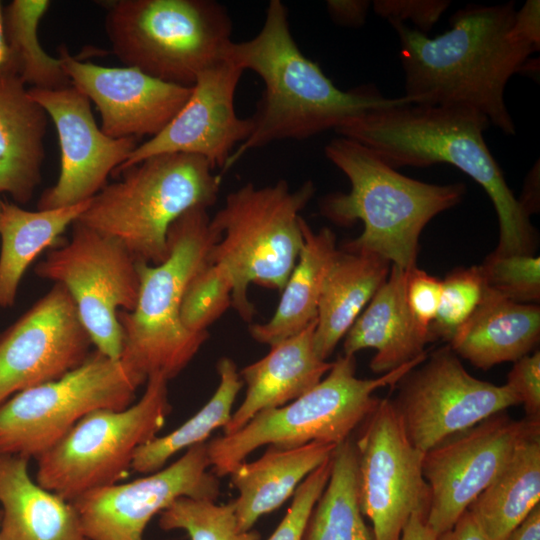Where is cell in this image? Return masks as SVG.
<instances>
[{"label": "cell", "mask_w": 540, "mask_h": 540, "mask_svg": "<svg viewBox=\"0 0 540 540\" xmlns=\"http://www.w3.org/2000/svg\"><path fill=\"white\" fill-rule=\"evenodd\" d=\"M516 11L513 1L469 4L452 15L448 30L432 38L389 22L399 39L404 95L416 105L473 108L505 135H514L505 88L514 74L536 71L531 54L538 51L511 35Z\"/></svg>", "instance_id": "6da1fadb"}, {"label": "cell", "mask_w": 540, "mask_h": 540, "mask_svg": "<svg viewBox=\"0 0 540 540\" xmlns=\"http://www.w3.org/2000/svg\"><path fill=\"white\" fill-rule=\"evenodd\" d=\"M224 59L262 79L264 90L253 116V128L229 157L228 170L252 149L284 139L304 140L366 112L405 104L412 98H386L373 85L339 89L318 63L307 58L290 32L288 12L271 0L264 24L252 39L231 41Z\"/></svg>", "instance_id": "7a4b0ae2"}, {"label": "cell", "mask_w": 540, "mask_h": 540, "mask_svg": "<svg viewBox=\"0 0 540 540\" xmlns=\"http://www.w3.org/2000/svg\"><path fill=\"white\" fill-rule=\"evenodd\" d=\"M490 125L482 113L463 105L405 104L366 112L335 132L367 146L394 169L438 163L460 169L493 203L500 229L494 252L533 255L536 231L485 142Z\"/></svg>", "instance_id": "3957f363"}, {"label": "cell", "mask_w": 540, "mask_h": 540, "mask_svg": "<svg viewBox=\"0 0 540 540\" xmlns=\"http://www.w3.org/2000/svg\"><path fill=\"white\" fill-rule=\"evenodd\" d=\"M326 158L350 182V191L325 196L320 212L333 223H363V232L344 246L347 251L377 254L405 270L416 267L419 237L439 213L460 203L463 183L438 185L399 173L367 146L346 137L332 139Z\"/></svg>", "instance_id": "277c9868"}, {"label": "cell", "mask_w": 540, "mask_h": 540, "mask_svg": "<svg viewBox=\"0 0 540 540\" xmlns=\"http://www.w3.org/2000/svg\"><path fill=\"white\" fill-rule=\"evenodd\" d=\"M219 240L207 208L194 207L170 226L164 261L138 262L136 306L130 312H118L123 340L120 358L147 379L154 374L168 381L174 378L207 340L208 333H192L184 327L180 309L189 282L210 261Z\"/></svg>", "instance_id": "5b68a950"}, {"label": "cell", "mask_w": 540, "mask_h": 540, "mask_svg": "<svg viewBox=\"0 0 540 540\" xmlns=\"http://www.w3.org/2000/svg\"><path fill=\"white\" fill-rule=\"evenodd\" d=\"M202 157L158 154L121 171L89 202L78 221L119 239L138 262L156 265L168 254L172 223L216 200L221 176Z\"/></svg>", "instance_id": "8992f818"}, {"label": "cell", "mask_w": 540, "mask_h": 540, "mask_svg": "<svg viewBox=\"0 0 540 540\" xmlns=\"http://www.w3.org/2000/svg\"><path fill=\"white\" fill-rule=\"evenodd\" d=\"M427 354L376 378L356 377L354 356H339L328 374L317 385L291 403L256 414L246 425L230 435L207 443L212 472L229 475L257 448L269 445L292 448L317 441L338 445L376 408L374 392L394 387Z\"/></svg>", "instance_id": "52a82bcc"}, {"label": "cell", "mask_w": 540, "mask_h": 540, "mask_svg": "<svg viewBox=\"0 0 540 540\" xmlns=\"http://www.w3.org/2000/svg\"><path fill=\"white\" fill-rule=\"evenodd\" d=\"M315 192L312 181L292 191L286 180L256 187L247 183L227 195L211 219L220 240L209 260L223 266L233 281L232 307L250 322L255 307L248 288L283 290L303 245L300 211Z\"/></svg>", "instance_id": "ba28073f"}, {"label": "cell", "mask_w": 540, "mask_h": 540, "mask_svg": "<svg viewBox=\"0 0 540 540\" xmlns=\"http://www.w3.org/2000/svg\"><path fill=\"white\" fill-rule=\"evenodd\" d=\"M105 31L126 66L191 87L224 59L232 21L213 0H116L106 4Z\"/></svg>", "instance_id": "9c48e42d"}, {"label": "cell", "mask_w": 540, "mask_h": 540, "mask_svg": "<svg viewBox=\"0 0 540 540\" xmlns=\"http://www.w3.org/2000/svg\"><path fill=\"white\" fill-rule=\"evenodd\" d=\"M171 410L168 380L149 376L131 406L87 414L39 456L36 482L70 502L117 484L127 476L137 449L157 437Z\"/></svg>", "instance_id": "30bf717a"}, {"label": "cell", "mask_w": 540, "mask_h": 540, "mask_svg": "<svg viewBox=\"0 0 540 540\" xmlns=\"http://www.w3.org/2000/svg\"><path fill=\"white\" fill-rule=\"evenodd\" d=\"M147 377L96 349L59 379L22 390L0 404V455L37 459L87 414L131 406Z\"/></svg>", "instance_id": "8fae6325"}, {"label": "cell", "mask_w": 540, "mask_h": 540, "mask_svg": "<svg viewBox=\"0 0 540 540\" xmlns=\"http://www.w3.org/2000/svg\"><path fill=\"white\" fill-rule=\"evenodd\" d=\"M71 227L68 242L50 250L34 272L68 291L94 349L120 359L118 312L136 306L138 261L119 239L78 220Z\"/></svg>", "instance_id": "7c38bea8"}, {"label": "cell", "mask_w": 540, "mask_h": 540, "mask_svg": "<svg viewBox=\"0 0 540 540\" xmlns=\"http://www.w3.org/2000/svg\"><path fill=\"white\" fill-rule=\"evenodd\" d=\"M391 400L412 444L427 452L449 437L520 404L507 384L470 375L450 346L405 374Z\"/></svg>", "instance_id": "4fadbf2b"}, {"label": "cell", "mask_w": 540, "mask_h": 540, "mask_svg": "<svg viewBox=\"0 0 540 540\" xmlns=\"http://www.w3.org/2000/svg\"><path fill=\"white\" fill-rule=\"evenodd\" d=\"M361 512L374 540H398L411 515L427 512L424 452L408 438L391 399H380L354 440Z\"/></svg>", "instance_id": "5bb4252c"}, {"label": "cell", "mask_w": 540, "mask_h": 540, "mask_svg": "<svg viewBox=\"0 0 540 540\" xmlns=\"http://www.w3.org/2000/svg\"><path fill=\"white\" fill-rule=\"evenodd\" d=\"M537 420H515L501 412L425 452L426 523L438 536L452 528L496 478Z\"/></svg>", "instance_id": "9a60e30c"}, {"label": "cell", "mask_w": 540, "mask_h": 540, "mask_svg": "<svg viewBox=\"0 0 540 540\" xmlns=\"http://www.w3.org/2000/svg\"><path fill=\"white\" fill-rule=\"evenodd\" d=\"M207 443L146 477L88 492L72 501L89 540H144L150 520L179 497L216 501L219 480L208 471Z\"/></svg>", "instance_id": "2e32d148"}, {"label": "cell", "mask_w": 540, "mask_h": 540, "mask_svg": "<svg viewBox=\"0 0 540 540\" xmlns=\"http://www.w3.org/2000/svg\"><path fill=\"white\" fill-rule=\"evenodd\" d=\"M92 347L72 297L55 283L0 333V404L77 368Z\"/></svg>", "instance_id": "e0dca14e"}, {"label": "cell", "mask_w": 540, "mask_h": 540, "mask_svg": "<svg viewBox=\"0 0 540 540\" xmlns=\"http://www.w3.org/2000/svg\"><path fill=\"white\" fill-rule=\"evenodd\" d=\"M28 93L52 119L61 152L58 179L41 194L38 210L92 199L126 162L138 146L137 139L107 136L95 121L91 102L73 85L57 90L29 88Z\"/></svg>", "instance_id": "ac0fdd59"}, {"label": "cell", "mask_w": 540, "mask_h": 540, "mask_svg": "<svg viewBox=\"0 0 540 540\" xmlns=\"http://www.w3.org/2000/svg\"><path fill=\"white\" fill-rule=\"evenodd\" d=\"M243 70L223 59L202 71L182 108L156 136L138 145L119 174L158 154L182 153L204 158L214 170L224 169L234 148L250 135L253 122L239 118L234 96Z\"/></svg>", "instance_id": "d6986e66"}, {"label": "cell", "mask_w": 540, "mask_h": 540, "mask_svg": "<svg viewBox=\"0 0 540 540\" xmlns=\"http://www.w3.org/2000/svg\"><path fill=\"white\" fill-rule=\"evenodd\" d=\"M59 58L72 85L94 103L101 130L109 137H154L187 101L191 87L166 82L134 67H106L71 56L64 45Z\"/></svg>", "instance_id": "ffe728a7"}, {"label": "cell", "mask_w": 540, "mask_h": 540, "mask_svg": "<svg viewBox=\"0 0 540 540\" xmlns=\"http://www.w3.org/2000/svg\"><path fill=\"white\" fill-rule=\"evenodd\" d=\"M315 327L316 320L299 333L270 346L267 355L239 372L246 393L223 428L224 435L237 432L261 411L297 399L323 379L332 362L320 359L315 352Z\"/></svg>", "instance_id": "44dd1931"}, {"label": "cell", "mask_w": 540, "mask_h": 540, "mask_svg": "<svg viewBox=\"0 0 540 540\" xmlns=\"http://www.w3.org/2000/svg\"><path fill=\"white\" fill-rule=\"evenodd\" d=\"M409 270L392 265L385 282L344 337L346 356L373 348L370 368L377 374L390 372L427 352L431 338L413 321L406 301Z\"/></svg>", "instance_id": "7402d4cb"}, {"label": "cell", "mask_w": 540, "mask_h": 540, "mask_svg": "<svg viewBox=\"0 0 540 540\" xmlns=\"http://www.w3.org/2000/svg\"><path fill=\"white\" fill-rule=\"evenodd\" d=\"M28 461L0 455V540H89L73 503L32 480Z\"/></svg>", "instance_id": "603a6c76"}, {"label": "cell", "mask_w": 540, "mask_h": 540, "mask_svg": "<svg viewBox=\"0 0 540 540\" xmlns=\"http://www.w3.org/2000/svg\"><path fill=\"white\" fill-rule=\"evenodd\" d=\"M19 76L0 79V194L29 202L41 182L48 115Z\"/></svg>", "instance_id": "cb8c5ba5"}, {"label": "cell", "mask_w": 540, "mask_h": 540, "mask_svg": "<svg viewBox=\"0 0 540 540\" xmlns=\"http://www.w3.org/2000/svg\"><path fill=\"white\" fill-rule=\"evenodd\" d=\"M539 337V306L508 300L485 286L482 301L449 346L476 368L487 370L528 355Z\"/></svg>", "instance_id": "d4e9b609"}, {"label": "cell", "mask_w": 540, "mask_h": 540, "mask_svg": "<svg viewBox=\"0 0 540 540\" xmlns=\"http://www.w3.org/2000/svg\"><path fill=\"white\" fill-rule=\"evenodd\" d=\"M335 447L317 441L292 448L269 446L257 460L236 466L229 475L238 491L233 502L239 530H251L261 516L280 507Z\"/></svg>", "instance_id": "484cf974"}, {"label": "cell", "mask_w": 540, "mask_h": 540, "mask_svg": "<svg viewBox=\"0 0 540 540\" xmlns=\"http://www.w3.org/2000/svg\"><path fill=\"white\" fill-rule=\"evenodd\" d=\"M390 266L371 252L338 250L318 303L313 344L320 359L327 361L387 279Z\"/></svg>", "instance_id": "4316f807"}, {"label": "cell", "mask_w": 540, "mask_h": 540, "mask_svg": "<svg viewBox=\"0 0 540 540\" xmlns=\"http://www.w3.org/2000/svg\"><path fill=\"white\" fill-rule=\"evenodd\" d=\"M303 245L297 262L281 291L273 316L249 326L251 337L272 346L305 329L317 318L322 287L338 253L336 236L329 228L314 232L301 217Z\"/></svg>", "instance_id": "83f0119b"}, {"label": "cell", "mask_w": 540, "mask_h": 540, "mask_svg": "<svg viewBox=\"0 0 540 540\" xmlns=\"http://www.w3.org/2000/svg\"><path fill=\"white\" fill-rule=\"evenodd\" d=\"M540 501V420L532 423L511 457L468 511L490 540H503Z\"/></svg>", "instance_id": "f1b7e54d"}, {"label": "cell", "mask_w": 540, "mask_h": 540, "mask_svg": "<svg viewBox=\"0 0 540 540\" xmlns=\"http://www.w3.org/2000/svg\"><path fill=\"white\" fill-rule=\"evenodd\" d=\"M91 200V199H90ZM90 200L49 210H26L4 202L0 217V308L14 304L21 279L35 258L56 244Z\"/></svg>", "instance_id": "f546056e"}, {"label": "cell", "mask_w": 540, "mask_h": 540, "mask_svg": "<svg viewBox=\"0 0 540 540\" xmlns=\"http://www.w3.org/2000/svg\"><path fill=\"white\" fill-rule=\"evenodd\" d=\"M302 540H374L360 508L354 439L332 453L329 480L309 516Z\"/></svg>", "instance_id": "4dcf8cb0"}, {"label": "cell", "mask_w": 540, "mask_h": 540, "mask_svg": "<svg viewBox=\"0 0 540 540\" xmlns=\"http://www.w3.org/2000/svg\"><path fill=\"white\" fill-rule=\"evenodd\" d=\"M216 367L219 385L209 401L177 429L139 447L132 461V470L142 474L154 473L162 469L173 455L206 442L215 429L226 426L244 384L231 358H220Z\"/></svg>", "instance_id": "1f68e13d"}, {"label": "cell", "mask_w": 540, "mask_h": 540, "mask_svg": "<svg viewBox=\"0 0 540 540\" xmlns=\"http://www.w3.org/2000/svg\"><path fill=\"white\" fill-rule=\"evenodd\" d=\"M49 0H13L3 10L6 39L18 76L31 88L57 90L71 86L63 62L50 56L38 39V25Z\"/></svg>", "instance_id": "d6a6232c"}, {"label": "cell", "mask_w": 540, "mask_h": 540, "mask_svg": "<svg viewBox=\"0 0 540 540\" xmlns=\"http://www.w3.org/2000/svg\"><path fill=\"white\" fill-rule=\"evenodd\" d=\"M159 514L161 529L184 530L191 540H260L256 531L239 530L233 501L219 505L183 496Z\"/></svg>", "instance_id": "836d02e7"}, {"label": "cell", "mask_w": 540, "mask_h": 540, "mask_svg": "<svg viewBox=\"0 0 540 540\" xmlns=\"http://www.w3.org/2000/svg\"><path fill=\"white\" fill-rule=\"evenodd\" d=\"M233 281L221 265L208 262L189 282L181 304L180 317L192 333L207 329L232 306Z\"/></svg>", "instance_id": "e575fe53"}, {"label": "cell", "mask_w": 540, "mask_h": 540, "mask_svg": "<svg viewBox=\"0 0 540 540\" xmlns=\"http://www.w3.org/2000/svg\"><path fill=\"white\" fill-rule=\"evenodd\" d=\"M485 292L480 266L458 268L442 281L440 304L430 327L432 340L450 341L479 306Z\"/></svg>", "instance_id": "d590c367"}, {"label": "cell", "mask_w": 540, "mask_h": 540, "mask_svg": "<svg viewBox=\"0 0 540 540\" xmlns=\"http://www.w3.org/2000/svg\"><path fill=\"white\" fill-rule=\"evenodd\" d=\"M485 286L498 295L522 304L540 299V258L527 254L493 252L480 266Z\"/></svg>", "instance_id": "8d00e7d4"}, {"label": "cell", "mask_w": 540, "mask_h": 540, "mask_svg": "<svg viewBox=\"0 0 540 540\" xmlns=\"http://www.w3.org/2000/svg\"><path fill=\"white\" fill-rule=\"evenodd\" d=\"M332 455L297 487L286 515L267 540H302L311 511L330 477Z\"/></svg>", "instance_id": "74e56055"}, {"label": "cell", "mask_w": 540, "mask_h": 540, "mask_svg": "<svg viewBox=\"0 0 540 540\" xmlns=\"http://www.w3.org/2000/svg\"><path fill=\"white\" fill-rule=\"evenodd\" d=\"M441 291L442 280L429 275L417 266L408 271L407 305L416 326L430 338V327L437 315Z\"/></svg>", "instance_id": "f35d334b"}, {"label": "cell", "mask_w": 540, "mask_h": 540, "mask_svg": "<svg viewBox=\"0 0 540 540\" xmlns=\"http://www.w3.org/2000/svg\"><path fill=\"white\" fill-rule=\"evenodd\" d=\"M450 4L447 0H376L371 6L375 14L388 22L410 21L413 28L427 34Z\"/></svg>", "instance_id": "ab89813d"}, {"label": "cell", "mask_w": 540, "mask_h": 540, "mask_svg": "<svg viewBox=\"0 0 540 540\" xmlns=\"http://www.w3.org/2000/svg\"><path fill=\"white\" fill-rule=\"evenodd\" d=\"M508 387L524 406L526 417L540 419V351L516 362L507 376Z\"/></svg>", "instance_id": "60d3db41"}, {"label": "cell", "mask_w": 540, "mask_h": 540, "mask_svg": "<svg viewBox=\"0 0 540 540\" xmlns=\"http://www.w3.org/2000/svg\"><path fill=\"white\" fill-rule=\"evenodd\" d=\"M511 35L526 42L539 50L540 44V2L526 1L519 11H516Z\"/></svg>", "instance_id": "b9f144b4"}, {"label": "cell", "mask_w": 540, "mask_h": 540, "mask_svg": "<svg viewBox=\"0 0 540 540\" xmlns=\"http://www.w3.org/2000/svg\"><path fill=\"white\" fill-rule=\"evenodd\" d=\"M371 2L367 0H329L326 7L331 19L340 26L360 27L367 18Z\"/></svg>", "instance_id": "7bdbcfd3"}, {"label": "cell", "mask_w": 540, "mask_h": 540, "mask_svg": "<svg viewBox=\"0 0 540 540\" xmlns=\"http://www.w3.org/2000/svg\"><path fill=\"white\" fill-rule=\"evenodd\" d=\"M437 540H490L480 529L474 518L467 510L458 521Z\"/></svg>", "instance_id": "ee69618b"}, {"label": "cell", "mask_w": 540, "mask_h": 540, "mask_svg": "<svg viewBox=\"0 0 540 540\" xmlns=\"http://www.w3.org/2000/svg\"><path fill=\"white\" fill-rule=\"evenodd\" d=\"M503 540H540V504L515 526Z\"/></svg>", "instance_id": "f6af8a7d"}, {"label": "cell", "mask_w": 540, "mask_h": 540, "mask_svg": "<svg viewBox=\"0 0 540 540\" xmlns=\"http://www.w3.org/2000/svg\"><path fill=\"white\" fill-rule=\"evenodd\" d=\"M438 535L427 525L426 512L411 515L398 540H437Z\"/></svg>", "instance_id": "bcb514c9"}, {"label": "cell", "mask_w": 540, "mask_h": 540, "mask_svg": "<svg viewBox=\"0 0 540 540\" xmlns=\"http://www.w3.org/2000/svg\"><path fill=\"white\" fill-rule=\"evenodd\" d=\"M527 214L535 213L539 206V161L534 164L525 180L523 196L518 199Z\"/></svg>", "instance_id": "7dc6e473"}, {"label": "cell", "mask_w": 540, "mask_h": 540, "mask_svg": "<svg viewBox=\"0 0 540 540\" xmlns=\"http://www.w3.org/2000/svg\"><path fill=\"white\" fill-rule=\"evenodd\" d=\"M3 10L0 1V79L18 76L16 64L6 39Z\"/></svg>", "instance_id": "c3c4849f"}, {"label": "cell", "mask_w": 540, "mask_h": 540, "mask_svg": "<svg viewBox=\"0 0 540 540\" xmlns=\"http://www.w3.org/2000/svg\"><path fill=\"white\" fill-rule=\"evenodd\" d=\"M3 203H4V202H3V201L1 200V198H0V217H1V213H2Z\"/></svg>", "instance_id": "681fc988"}, {"label": "cell", "mask_w": 540, "mask_h": 540, "mask_svg": "<svg viewBox=\"0 0 540 540\" xmlns=\"http://www.w3.org/2000/svg\"><path fill=\"white\" fill-rule=\"evenodd\" d=\"M1 515H2V513H1V509H0V522H1Z\"/></svg>", "instance_id": "f907efd6"}]
</instances>
